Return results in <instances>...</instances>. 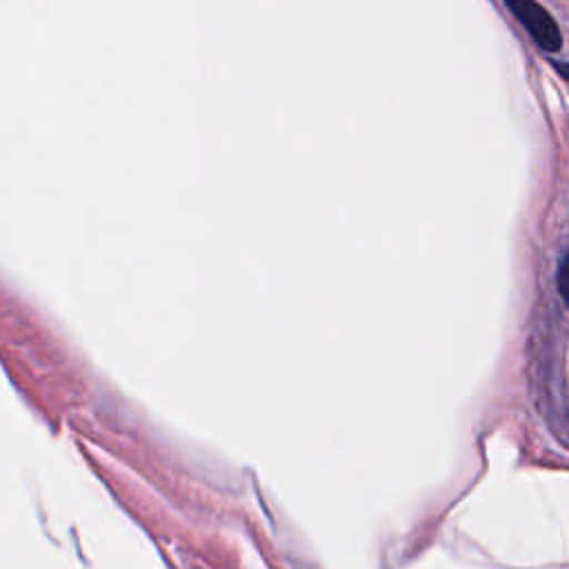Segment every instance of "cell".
Here are the masks:
<instances>
[{
	"mask_svg": "<svg viewBox=\"0 0 569 569\" xmlns=\"http://www.w3.org/2000/svg\"><path fill=\"white\" fill-rule=\"evenodd\" d=\"M502 2L542 51L553 53L562 47V33L558 22L538 0H502Z\"/></svg>",
	"mask_w": 569,
	"mask_h": 569,
	"instance_id": "6da1fadb",
	"label": "cell"
}]
</instances>
